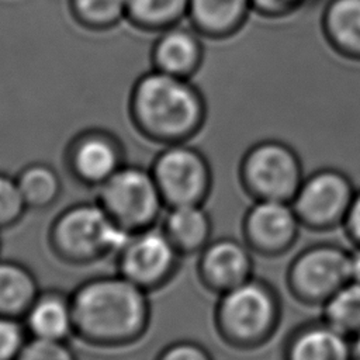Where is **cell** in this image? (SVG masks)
Wrapping results in <instances>:
<instances>
[{"label":"cell","mask_w":360,"mask_h":360,"mask_svg":"<svg viewBox=\"0 0 360 360\" xmlns=\"http://www.w3.org/2000/svg\"><path fill=\"white\" fill-rule=\"evenodd\" d=\"M70 304L75 330L94 343L121 345L134 340L148 323L145 290L124 276L83 283Z\"/></svg>","instance_id":"1"},{"label":"cell","mask_w":360,"mask_h":360,"mask_svg":"<svg viewBox=\"0 0 360 360\" xmlns=\"http://www.w3.org/2000/svg\"><path fill=\"white\" fill-rule=\"evenodd\" d=\"M132 111L138 125L163 141H180L202 124L204 107L198 91L186 77L155 70L134 89Z\"/></svg>","instance_id":"2"},{"label":"cell","mask_w":360,"mask_h":360,"mask_svg":"<svg viewBox=\"0 0 360 360\" xmlns=\"http://www.w3.org/2000/svg\"><path fill=\"white\" fill-rule=\"evenodd\" d=\"M100 202L76 204L63 211L53 224L52 238L60 255L77 262H90L120 253L131 235Z\"/></svg>","instance_id":"3"},{"label":"cell","mask_w":360,"mask_h":360,"mask_svg":"<svg viewBox=\"0 0 360 360\" xmlns=\"http://www.w3.org/2000/svg\"><path fill=\"white\" fill-rule=\"evenodd\" d=\"M98 202L120 225L136 232L153 224L163 198L150 170L121 166L100 186Z\"/></svg>","instance_id":"4"},{"label":"cell","mask_w":360,"mask_h":360,"mask_svg":"<svg viewBox=\"0 0 360 360\" xmlns=\"http://www.w3.org/2000/svg\"><path fill=\"white\" fill-rule=\"evenodd\" d=\"M243 176L262 200L287 201L300 188V162L291 145L278 139L255 142L243 159Z\"/></svg>","instance_id":"5"},{"label":"cell","mask_w":360,"mask_h":360,"mask_svg":"<svg viewBox=\"0 0 360 360\" xmlns=\"http://www.w3.org/2000/svg\"><path fill=\"white\" fill-rule=\"evenodd\" d=\"M163 201L170 207L200 204L208 191L210 170L205 159L186 145H172L160 152L152 167Z\"/></svg>","instance_id":"6"},{"label":"cell","mask_w":360,"mask_h":360,"mask_svg":"<svg viewBox=\"0 0 360 360\" xmlns=\"http://www.w3.org/2000/svg\"><path fill=\"white\" fill-rule=\"evenodd\" d=\"M276 316V304L269 290L255 281H245L224 292L218 319L226 336L240 340L266 335Z\"/></svg>","instance_id":"7"},{"label":"cell","mask_w":360,"mask_h":360,"mask_svg":"<svg viewBox=\"0 0 360 360\" xmlns=\"http://www.w3.org/2000/svg\"><path fill=\"white\" fill-rule=\"evenodd\" d=\"M177 253V248L162 228L149 226L136 231L118 253L120 273L146 290L169 277Z\"/></svg>","instance_id":"8"},{"label":"cell","mask_w":360,"mask_h":360,"mask_svg":"<svg viewBox=\"0 0 360 360\" xmlns=\"http://www.w3.org/2000/svg\"><path fill=\"white\" fill-rule=\"evenodd\" d=\"M291 273L295 291L308 298H329L350 280L349 255L333 246H318L304 252Z\"/></svg>","instance_id":"9"},{"label":"cell","mask_w":360,"mask_h":360,"mask_svg":"<svg viewBox=\"0 0 360 360\" xmlns=\"http://www.w3.org/2000/svg\"><path fill=\"white\" fill-rule=\"evenodd\" d=\"M350 186L335 172L309 177L295 194V214L309 225H330L350 207Z\"/></svg>","instance_id":"10"},{"label":"cell","mask_w":360,"mask_h":360,"mask_svg":"<svg viewBox=\"0 0 360 360\" xmlns=\"http://www.w3.org/2000/svg\"><path fill=\"white\" fill-rule=\"evenodd\" d=\"M250 267L248 250L232 239H221L205 246L200 262L202 280L222 291L248 281Z\"/></svg>","instance_id":"11"},{"label":"cell","mask_w":360,"mask_h":360,"mask_svg":"<svg viewBox=\"0 0 360 360\" xmlns=\"http://www.w3.org/2000/svg\"><path fill=\"white\" fill-rule=\"evenodd\" d=\"M245 225L252 243L263 249H277L294 239L297 214L285 201L262 200L248 212Z\"/></svg>","instance_id":"12"},{"label":"cell","mask_w":360,"mask_h":360,"mask_svg":"<svg viewBox=\"0 0 360 360\" xmlns=\"http://www.w3.org/2000/svg\"><path fill=\"white\" fill-rule=\"evenodd\" d=\"M70 166L82 181L101 186L122 166L120 148L105 135L87 134L73 145Z\"/></svg>","instance_id":"13"},{"label":"cell","mask_w":360,"mask_h":360,"mask_svg":"<svg viewBox=\"0 0 360 360\" xmlns=\"http://www.w3.org/2000/svg\"><path fill=\"white\" fill-rule=\"evenodd\" d=\"M153 60L156 70L187 77L202 60V45L190 30L170 27L156 41Z\"/></svg>","instance_id":"14"},{"label":"cell","mask_w":360,"mask_h":360,"mask_svg":"<svg viewBox=\"0 0 360 360\" xmlns=\"http://www.w3.org/2000/svg\"><path fill=\"white\" fill-rule=\"evenodd\" d=\"M193 22L204 35L218 39L236 32L252 11V0H188Z\"/></svg>","instance_id":"15"},{"label":"cell","mask_w":360,"mask_h":360,"mask_svg":"<svg viewBox=\"0 0 360 360\" xmlns=\"http://www.w3.org/2000/svg\"><path fill=\"white\" fill-rule=\"evenodd\" d=\"M25 325L32 338L65 340L75 330L70 300L56 292L38 295L25 312Z\"/></svg>","instance_id":"16"},{"label":"cell","mask_w":360,"mask_h":360,"mask_svg":"<svg viewBox=\"0 0 360 360\" xmlns=\"http://www.w3.org/2000/svg\"><path fill=\"white\" fill-rule=\"evenodd\" d=\"M162 229L180 252H194L207 245L211 222L200 204L170 207Z\"/></svg>","instance_id":"17"},{"label":"cell","mask_w":360,"mask_h":360,"mask_svg":"<svg viewBox=\"0 0 360 360\" xmlns=\"http://www.w3.org/2000/svg\"><path fill=\"white\" fill-rule=\"evenodd\" d=\"M323 27L336 49L360 58V0H328Z\"/></svg>","instance_id":"18"},{"label":"cell","mask_w":360,"mask_h":360,"mask_svg":"<svg viewBox=\"0 0 360 360\" xmlns=\"http://www.w3.org/2000/svg\"><path fill=\"white\" fill-rule=\"evenodd\" d=\"M38 297L37 281L24 266L0 260V315H25Z\"/></svg>","instance_id":"19"},{"label":"cell","mask_w":360,"mask_h":360,"mask_svg":"<svg viewBox=\"0 0 360 360\" xmlns=\"http://www.w3.org/2000/svg\"><path fill=\"white\" fill-rule=\"evenodd\" d=\"M352 349L345 333L330 325L309 328L298 335L290 349V360H350Z\"/></svg>","instance_id":"20"},{"label":"cell","mask_w":360,"mask_h":360,"mask_svg":"<svg viewBox=\"0 0 360 360\" xmlns=\"http://www.w3.org/2000/svg\"><path fill=\"white\" fill-rule=\"evenodd\" d=\"M15 180L27 208H45L56 200L60 191L59 176L48 165H30L20 172Z\"/></svg>","instance_id":"21"},{"label":"cell","mask_w":360,"mask_h":360,"mask_svg":"<svg viewBox=\"0 0 360 360\" xmlns=\"http://www.w3.org/2000/svg\"><path fill=\"white\" fill-rule=\"evenodd\" d=\"M328 325L346 332L360 330V283L350 281L335 291L326 304Z\"/></svg>","instance_id":"22"},{"label":"cell","mask_w":360,"mask_h":360,"mask_svg":"<svg viewBox=\"0 0 360 360\" xmlns=\"http://www.w3.org/2000/svg\"><path fill=\"white\" fill-rule=\"evenodd\" d=\"M188 10V0H127V15L146 27H166Z\"/></svg>","instance_id":"23"},{"label":"cell","mask_w":360,"mask_h":360,"mask_svg":"<svg viewBox=\"0 0 360 360\" xmlns=\"http://www.w3.org/2000/svg\"><path fill=\"white\" fill-rule=\"evenodd\" d=\"M82 21L93 25H110L127 14V0H72Z\"/></svg>","instance_id":"24"},{"label":"cell","mask_w":360,"mask_h":360,"mask_svg":"<svg viewBox=\"0 0 360 360\" xmlns=\"http://www.w3.org/2000/svg\"><path fill=\"white\" fill-rule=\"evenodd\" d=\"M25 208L17 180L0 173V228L17 222Z\"/></svg>","instance_id":"25"},{"label":"cell","mask_w":360,"mask_h":360,"mask_svg":"<svg viewBox=\"0 0 360 360\" xmlns=\"http://www.w3.org/2000/svg\"><path fill=\"white\" fill-rule=\"evenodd\" d=\"M15 360H75L65 340L32 338L27 340Z\"/></svg>","instance_id":"26"},{"label":"cell","mask_w":360,"mask_h":360,"mask_svg":"<svg viewBox=\"0 0 360 360\" xmlns=\"http://www.w3.org/2000/svg\"><path fill=\"white\" fill-rule=\"evenodd\" d=\"M25 342V330L18 319L0 315V360H15Z\"/></svg>","instance_id":"27"},{"label":"cell","mask_w":360,"mask_h":360,"mask_svg":"<svg viewBox=\"0 0 360 360\" xmlns=\"http://www.w3.org/2000/svg\"><path fill=\"white\" fill-rule=\"evenodd\" d=\"M158 360H211L208 353L191 342H179L166 347Z\"/></svg>","instance_id":"28"},{"label":"cell","mask_w":360,"mask_h":360,"mask_svg":"<svg viewBox=\"0 0 360 360\" xmlns=\"http://www.w3.org/2000/svg\"><path fill=\"white\" fill-rule=\"evenodd\" d=\"M312 0H252V10L266 15H283Z\"/></svg>","instance_id":"29"},{"label":"cell","mask_w":360,"mask_h":360,"mask_svg":"<svg viewBox=\"0 0 360 360\" xmlns=\"http://www.w3.org/2000/svg\"><path fill=\"white\" fill-rule=\"evenodd\" d=\"M346 215H347V225L352 235L360 239V195L352 200Z\"/></svg>","instance_id":"30"},{"label":"cell","mask_w":360,"mask_h":360,"mask_svg":"<svg viewBox=\"0 0 360 360\" xmlns=\"http://www.w3.org/2000/svg\"><path fill=\"white\" fill-rule=\"evenodd\" d=\"M349 274L350 281L360 283V250L349 255Z\"/></svg>","instance_id":"31"},{"label":"cell","mask_w":360,"mask_h":360,"mask_svg":"<svg viewBox=\"0 0 360 360\" xmlns=\"http://www.w3.org/2000/svg\"><path fill=\"white\" fill-rule=\"evenodd\" d=\"M352 359L353 360H360V336L357 338L354 347L352 349Z\"/></svg>","instance_id":"32"}]
</instances>
